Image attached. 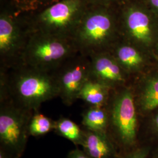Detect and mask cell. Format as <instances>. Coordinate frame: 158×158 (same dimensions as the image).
<instances>
[{
    "mask_svg": "<svg viewBox=\"0 0 158 158\" xmlns=\"http://www.w3.org/2000/svg\"><path fill=\"white\" fill-rule=\"evenodd\" d=\"M0 74V94H6L27 109L38 111L44 102L59 97L54 72L20 64Z\"/></svg>",
    "mask_w": 158,
    "mask_h": 158,
    "instance_id": "1",
    "label": "cell"
},
{
    "mask_svg": "<svg viewBox=\"0 0 158 158\" xmlns=\"http://www.w3.org/2000/svg\"><path fill=\"white\" fill-rule=\"evenodd\" d=\"M88 6L85 0H59L25 18L31 32L72 39Z\"/></svg>",
    "mask_w": 158,
    "mask_h": 158,
    "instance_id": "2",
    "label": "cell"
},
{
    "mask_svg": "<svg viewBox=\"0 0 158 158\" xmlns=\"http://www.w3.org/2000/svg\"><path fill=\"white\" fill-rule=\"evenodd\" d=\"M108 114L107 133L119 154L134 149L138 144L139 123L134 96L124 88L115 93L106 106Z\"/></svg>",
    "mask_w": 158,
    "mask_h": 158,
    "instance_id": "3",
    "label": "cell"
},
{
    "mask_svg": "<svg viewBox=\"0 0 158 158\" xmlns=\"http://www.w3.org/2000/svg\"><path fill=\"white\" fill-rule=\"evenodd\" d=\"M78 53L72 39L31 32L19 65L53 73Z\"/></svg>",
    "mask_w": 158,
    "mask_h": 158,
    "instance_id": "4",
    "label": "cell"
},
{
    "mask_svg": "<svg viewBox=\"0 0 158 158\" xmlns=\"http://www.w3.org/2000/svg\"><path fill=\"white\" fill-rule=\"evenodd\" d=\"M34 111L23 107L6 94H0V148L21 158L28 140Z\"/></svg>",
    "mask_w": 158,
    "mask_h": 158,
    "instance_id": "5",
    "label": "cell"
},
{
    "mask_svg": "<svg viewBox=\"0 0 158 158\" xmlns=\"http://www.w3.org/2000/svg\"><path fill=\"white\" fill-rule=\"evenodd\" d=\"M114 27L109 14L89 6L72 39L79 53L90 57L107 52L106 48L113 38Z\"/></svg>",
    "mask_w": 158,
    "mask_h": 158,
    "instance_id": "6",
    "label": "cell"
},
{
    "mask_svg": "<svg viewBox=\"0 0 158 158\" xmlns=\"http://www.w3.org/2000/svg\"><path fill=\"white\" fill-rule=\"evenodd\" d=\"M31 34L25 17L18 13L1 12L0 15L1 70L18 66Z\"/></svg>",
    "mask_w": 158,
    "mask_h": 158,
    "instance_id": "7",
    "label": "cell"
},
{
    "mask_svg": "<svg viewBox=\"0 0 158 158\" xmlns=\"http://www.w3.org/2000/svg\"><path fill=\"white\" fill-rule=\"evenodd\" d=\"M59 90V97L66 106L79 99L85 83L90 77V59L77 53L54 72Z\"/></svg>",
    "mask_w": 158,
    "mask_h": 158,
    "instance_id": "8",
    "label": "cell"
},
{
    "mask_svg": "<svg viewBox=\"0 0 158 158\" xmlns=\"http://www.w3.org/2000/svg\"><path fill=\"white\" fill-rule=\"evenodd\" d=\"M102 52L90 57V77L107 85L111 89L125 81L123 68L114 57Z\"/></svg>",
    "mask_w": 158,
    "mask_h": 158,
    "instance_id": "9",
    "label": "cell"
},
{
    "mask_svg": "<svg viewBox=\"0 0 158 158\" xmlns=\"http://www.w3.org/2000/svg\"><path fill=\"white\" fill-rule=\"evenodd\" d=\"M83 150L91 158H117L119 152L107 132L83 128Z\"/></svg>",
    "mask_w": 158,
    "mask_h": 158,
    "instance_id": "10",
    "label": "cell"
},
{
    "mask_svg": "<svg viewBox=\"0 0 158 158\" xmlns=\"http://www.w3.org/2000/svg\"><path fill=\"white\" fill-rule=\"evenodd\" d=\"M124 23L127 33L132 38L142 42L150 41V21L145 13L135 9H130L124 15Z\"/></svg>",
    "mask_w": 158,
    "mask_h": 158,
    "instance_id": "11",
    "label": "cell"
},
{
    "mask_svg": "<svg viewBox=\"0 0 158 158\" xmlns=\"http://www.w3.org/2000/svg\"><path fill=\"white\" fill-rule=\"evenodd\" d=\"M110 90L107 85L89 79L80 91L79 99L84 101L89 106L106 107L110 97Z\"/></svg>",
    "mask_w": 158,
    "mask_h": 158,
    "instance_id": "12",
    "label": "cell"
},
{
    "mask_svg": "<svg viewBox=\"0 0 158 158\" xmlns=\"http://www.w3.org/2000/svg\"><path fill=\"white\" fill-rule=\"evenodd\" d=\"M81 124L85 129L107 132L108 114L106 106H88L82 114Z\"/></svg>",
    "mask_w": 158,
    "mask_h": 158,
    "instance_id": "13",
    "label": "cell"
},
{
    "mask_svg": "<svg viewBox=\"0 0 158 158\" xmlns=\"http://www.w3.org/2000/svg\"><path fill=\"white\" fill-rule=\"evenodd\" d=\"M53 131L57 135L67 139L75 145H82L84 138L83 129L70 119L61 117L55 121Z\"/></svg>",
    "mask_w": 158,
    "mask_h": 158,
    "instance_id": "14",
    "label": "cell"
},
{
    "mask_svg": "<svg viewBox=\"0 0 158 158\" xmlns=\"http://www.w3.org/2000/svg\"><path fill=\"white\" fill-rule=\"evenodd\" d=\"M114 54L115 59L123 69H135L142 62L141 56L135 48L127 44L119 45L115 49Z\"/></svg>",
    "mask_w": 158,
    "mask_h": 158,
    "instance_id": "15",
    "label": "cell"
},
{
    "mask_svg": "<svg viewBox=\"0 0 158 158\" xmlns=\"http://www.w3.org/2000/svg\"><path fill=\"white\" fill-rule=\"evenodd\" d=\"M55 121L39 111H34L29 125V135L38 137L46 135L54 130Z\"/></svg>",
    "mask_w": 158,
    "mask_h": 158,
    "instance_id": "16",
    "label": "cell"
},
{
    "mask_svg": "<svg viewBox=\"0 0 158 158\" xmlns=\"http://www.w3.org/2000/svg\"><path fill=\"white\" fill-rule=\"evenodd\" d=\"M139 104L142 111L147 113L158 108V78L150 80L146 85L140 96Z\"/></svg>",
    "mask_w": 158,
    "mask_h": 158,
    "instance_id": "17",
    "label": "cell"
},
{
    "mask_svg": "<svg viewBox=\"0 0 158 158\" xmlns=\"http://www.w3.org/2000/svg\"><path fill=\"white\" fill-rule=\"evenodd\" d=\"M59 0H11L16 13H31L42 10Z\"/></svg>",
    "mask_w": 158,
    "mask_h": 158,
    "instance_id": "18",
    "label": "cell"
},
{
    "mask_svg": "<svg viewBox=\"0 0 158 158\" xmlns=\"http://www.w3.org/2000/svg\"><path fill=\"white\" fill-rule=\"evenodd\" d=\"M152 148L148 145H138L128 152L119 155L117 158H148Z\"/></svg>",
    "mask_w": 158,
    "mask_h": 158,
    "instance_id": "19",
    "label": "cell"
},
{
    "mask_svg": "<svg viewBox=\"0 0 158 158\" xmlns=\"http://www.w3.org/2000/svg\"><path fill=\"white\" fill-rule=\"evenodd\" d=\"M149 129L152 135L158 139V113L151 119L149 124Z\"/></svg>",
    "mask_w": 158,
    "mask_h": 158,
    "instance_id": "20",
    "label": "cell"
},
{
    "mask_svg": "<svg viewBox=\"0 0 158 158\" xmlns=\"http://www.w3.org/2000/svg\"><path fill=\"white\" fill-rule=\"evenodd\" d=\"M66 158H91L87 155L83 151L79 148H76L73 150H72L68 153Z\"/></svg>",
    "mask_w": 158,
    "mask_h": 158,
    "instance_id": "21",
    "label": "cell"
},
{
    "mask_svg": "<svg viewBox=\"0 0 158 158\" xmlns=\"http://www.w3.org/2000/svg\"><path fill=\"white\" fill-rule=\"evenodd\" d=\"M0 158H14L9 153L0 148Z\"/></svg>",
    "mask_w": 158,
    "mask_h": 158,
    "instance_id": "22",
    "label": "cell"
},
{
    "mask_svg": "<svg viewBox=\"0 0 158 158\" xmlns=\"http://www.w3.org/2000/svg\"><path fill=\"white\" fill-rule=\"evenodd\" d=\"M85 1L88 4V6H92V4H95L96 3H97V2L102 0H85Z\"/></svg>",
    "mask_w": 158,
    "mask_h": 158,
    "instance_id": "23",
    "label": "cell"
},
{
    "mask_svg": "<svg viewBox=\"0 0 158 158\" xmlns=\"http://www.w3.org/2000/svg\"><path fill=\"white\" fill-rule=\"evenodd\" d=\"M151 4L158 10V0H151Z\"/></svg>",
    "mask_w": 158,
    "mask_h": 158,
    "instance_id": "24",
    "label": "cell"
},
{
    "mask_svg": "<svg viewBox=\"0 0 158 158\" xmlns=\"http://www.w3.org/2000/svg\"><path fill=\"white\" fill-rule=\"evenodd\" d=\"M155 158H158V148H157V150L155 152Z\"/></svg>",
    "mask_w": 158,
    "mask_h": 158,
    "instance_id": "25",
    "label": "cell"
}]
</instances>
